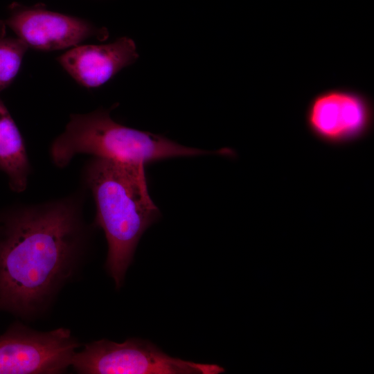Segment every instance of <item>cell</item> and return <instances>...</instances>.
Masks as SVG:
<instances>
[{
  "label": "cell",
  "instance_id": "1",
  "mask_svg": "<svg viewBox=\"0 0 374 374\" xmlns=\"http://www.w3.org/2000/svg\"><path fill=\"white\" fill-rule=\"evenodd\" d=\"M80 193L0 211L1 312L36 319L75 276L90 238Z\"/></svg>",
  "mask_w": 374,
  "mask_h": 374
},
{
  "label": "cell",
  "instance_id": "2",
  "mask_svg": "<svg viewBox=\"0 0 374 374\" xmlns=\"http://www.w3.org/2000/svg\"><path fill=\"white\" fill-rule=\"evenodd\" d=\"M82 176L95 202L94 224L107 240L105 267L118 290L141 238L160 211L150 195L144 163L93 157Z\"/></svg>",
  "mask_w": 374,
  "mask_h": 374
},
{
  "label": "cell",
  "instance_id": "3",
  "mask_svg": "<svg viewBox=\"0 0 374 374\" xmlns=\"http://www.w3.org/2000/svg\"><path fill=\"white\" fill-rule=\"evenodd\" d=\"M208 153L181 145L161 135L123 125L113 120L109 111L105 109L70 115L64 130L50 147L51 159L60 168L68 166L74 157L80 154L145 164Z\"/></svg>",
  "mask_w": 374,
  "mask_h": 374
},
{
  "label": "cell",
  "instance_id": "4",
  "mask_svg": "<svg viewBox=\"0 0 374 374\" xmlns=\"http://www.w3.org/2000/svg\"><path fill=\"white\" fill-rule=\"evenodd\" d=\"M71 367L80 374H218L216 364L173 357L152 342L130 338L122 343L100 339L81 346Z\"/></svg>",
  "mask_w": 374,
  "mask_h": 374
},
{
  "label": "cell",
  "instance_id": "5",
  "mask_svg": "<svg viewBox=\"0 0 374 374\" xmlns=\"http://www.w3.org/2000/svg\"><path fill=\"white\" fill-rule=\"evenodd\" d=\"M81 346L68 328L39 331L15 321L0 335V374L63 373Z\"/></svg>",
  "mask_w": 374,
  "mask_h": 374
},
{
  "label": "cell",
  "instance_id": "6",
  "mask_svg": "<svg viewBox=\"0 0 374 374\" xmlns=\"http://www.w3.org/2000/svg\"><path fill=\"white\" fill-rule=\"evenodd\" d=\"M373 106L366 94L334 88L316 95L308 104L305 124L311 134L328 145L339 146L362 139L370 133Z\"/></svg>",
  "mask_w": 374,
  "mask_h": 374
},
{
  "label": "cell",
  "instance_id": "7",
  "mask_svg": "<svg viewBox=\"0 0 374 374\" xmlns=\"http://www.w3.org/2000/svg\"><path fill=\"white\" fill-rule=\"evenodd\" d=\"M6 24L28 48L42 51L71 48L89 39L103 41L109 37L105 28L37 6L13 4Z\"/></svg>",
  "mask_w": 374,
  "mask_h": 374
},
{
  "label": "cell",
  "instance_id": "8",
  "mask_svg": "<svg viewBox=\"0 0 374 374\" xmlns=\"http://www.w3.org/2000/svg\"><path fill=\"white\" fill-rule=\"evenodd\" d=\"M138 57L134 42L123 37L107 44L78 45L57 60L79 84L91 89L106 83Z\"/></svg>",
  "mask_w": 374,
  "mask_h": 374
},
{
  "label": "cell",
  "instance_id": "9",
  "mask_svg": "<svg viewBox=\"0 0 374 374\" xmlns=\"http://www.w3.org/2000/svg\"><path fill=\"white\" fill-rule=\"evenodd\" d=\"M0 172L8 178L15 193L24 192L28 185L31 166L22 135L0 98Z\"/></svg>",
  "mask_w": 374,
  "mask_h": 374
},
{
  "label": "cell",
  "instance_id": "10",
  "mask_svg": "<svg viewBox=\"0 0 374 374\" xmlns=\"http://www.w3.org/2000/svg\"><path fill=\"white\" fill-rule=\"evenodd\" d=\"M28 46L19 38L0 37V91L18 73Z\"/></svg>",
  "mask_w": 374,
  "mask_h": 374
},
{
  "label": "cell",
  "instance_id": "11",
  "mask_svg": "<svg viewBox=\"0 0 374 374\" xmlns=\"http://www.w3.org/2000/svg\"><path fill=\"white\" fill-rule=\"evenodd\" d=\"M6 35V23L0 20V37Z\"/></svg>",
  "mask_w": 374,
  "mask_h": 374
}]
</instances>
